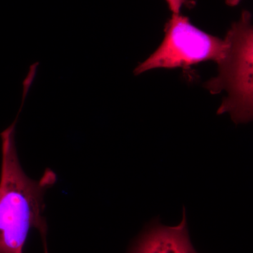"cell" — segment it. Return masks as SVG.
Returning a JSON list of instances; mask_svg holds the SVG:
<instances>
[{"label": "cell", "instance_id": "obj_5", "mask_svg": "<svg viewBox=\"0 0 253 253\" xmlns=\"http://www.w3.org/2000/svg\"><path fill=\"white\" fill-rule=\"evenodd\" d=\"M167 1L169 9L172 11L173 14H179V11L183 5H189L188 0H166Z\"/></svg>", "mask_w": 253, "mask_h": 253}, {"label": "cell", "instance_id": "obj_4", "mask_svg": "<svg viewBox=\"0 0 253 253\" xmlns=\"http://www.w3.org/2000/svg\"><path fill=\"white\" fill-rule=\"evenodd\" d=\"M127 253H198L190 240L185 208L178 225H163L158 219L151 221Z\"/></svg>", "mask_w": 253, "mask_h": 253}, {"label": "cell", "instance_id": "obj_6", "mask_svg": "<svg viewBox=\"0 0 253 253\" xmlns=\"http://www.w3.org/2000/svg\"><path fill=\"white\" fill-rule=\"evenodd\" d=\"M241 0H226V3L229 6H236V5L239 4Z\"/></svg>", "mask_w": 253, "mask_h": 253}, {"label": "cell", "instance_id": "obj_2", "mask_svg": "<svg viewBox=\"0 0 253 253\" xmlns=\"http://www.w3.org/2000/svg\"><path fill=\"white\" fill-rule=\"evenodd\" d=\"M252 16L243 11L224 38L227 43L224 57L217 63L219 74L205 83L211 94L226 91L228 96L217 114L229 113L236 124L248 123L253 117V28Z\"/></svg>", "mask_w": 253, "mask_h": 253}, {"label": "cell", "instance_id": "obj_1", "mask_svg": "<svg viewBox=\"0 0 253 253\" xmlns=\"http://www.w3.org/2000/svg\"><path fill=\"white\" fill-rule=\"evenodd\" d=\"M17 120L0 134V253H23L32 229L46 239L44 195L56 181V174L49 168L38 180L23 171L15 139Z\"/></svg>", "mask_w": 253, "mask_h": 253}, {"label": "cell", "instance_id": "obj_3", "mask_svg": "<svg viewBox=\"0 0 253 253\" xmlns=\"http://www.w3.org/2000/svg\"><path fill=\"white\" fill-rule=\"evenodd\" d=\"M227 43L191 24L189 18L173 14L165 27L161 45L144 62L134 69L140 75L156 68L186 69L203 61L218 63L225 54Z\"/></svg>", "mask_w": 253, "mask_h": 253}]
</instances>
